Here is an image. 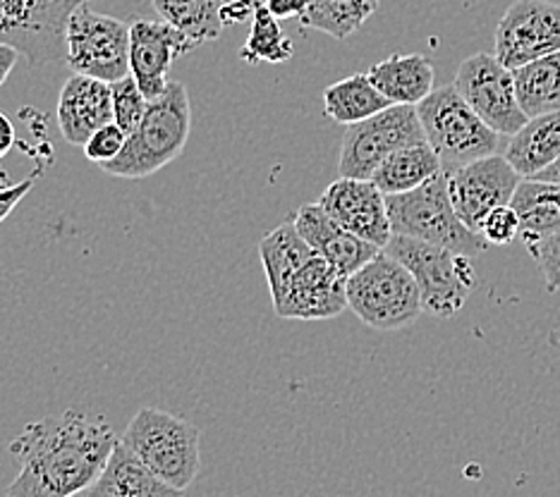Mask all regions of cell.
Listing matches in <instances>:
<instances>
[{
	"mask_svg": "<svg viewBox=\"0 0 560 497\" xmlns=\"http://www.w3.org/2000/svg\"><path fill=\"white\" fill-rule=\"evenodd\" d=\"M118 442L104 418L74 410L32 421L8 448L18 476L5 497L82 495L106 469Z\"/></svg>",
	"mask_w": 560,
	"mask_h": 497,
	"instance_id": "1",
	"label": "cell"
},
{
	"mask_svg": "<svg viewBox=\"0 0 560 497\" xmlns=\"http://www.w3.org/2000/svg\"><path fill=\"white\" fill-rule=\"evenodd\" d=\"M192 132V108L185 84L171 82L165 94L149 100L142 122L127 137L118 158L101 165V170L122 180H144L183 156Z\"/></svg>",
	"mask_w": 560,
	"mask_h": 497,
	"instance_id": "2",
	"label": "cell"
},
{
	"mask_svg": "<svg viewBox=\"0 0 560 497\" xmlns=\"http://www.w3.org/2000/svg\"><path fill=\"white\" fill-rule=\"evenodd\" d=\"M386 206L393 235L429 241L469 259L489 249V241L457 215L445 173L405 194L386 197Z\"/></svg>",
	"mask_w": 560,
	"mask_h": 497,
	"instance_id": "3",
	"label": "cell"
},
{
	"mask_svg": "<svg viewBox=\"0 0 560 497\" xmlns=\"http://www.w3.org/2000/svg\"><path fill=\"white\" fill-rule=\"evenodd\" d=\"M120 442L177 490H187L199 474V428L187 418L147 406L132 416Z\"/></svg>",
	"mask_w": 560,
	"mask_h": 497,
	"instance_id": "4",
	"label": "cell"
},
{
	"mask_svg": "<svg viewBox=\"0 0 560 497\" xmlns=\"http://www.w3.org/2000/svg\"><path fill=\"white\" fill-rule=\"evenodd\" d=\"M429 146L441 158L443 173L493 156L501 149V137L483 122L467 104L455 84L434 88L417 106Z\"/></svg>",
	"mask_w": 560,
	"mask_h": 497,
	"instance_id": "5",
	"label": "cell"
},
{
	"mask_svg": "<svg viewBox=\"0 0 560 497\" xmlns=\"http://www.w3.org/2000/svg\"><path fill=\"white\" fill-rule=\"evenodd\" d=\"M348 309L374 330H400L424 313L415 275L384 249L348 277Z\"/></svg>",
	"mask_w": 560,
	"mask_h": 497,
	"instance_id": "6",
	"label": "cell"
},
{
	"mask_svg": "<svg viewBox=\"0 0 560 497\" xmlns=\"http://www.w3.org/2000/svg\"><path fill=\"white\" fill-rule=\"evenodd\" d=\"M384 251L415 275L422 292V309L434 318L460 313L477 287L472 259L463 253L402 235H393Z\"/></svg>",
	"mask_w": 560,
	"mask_h": 497,
	"instance_id": "7",
	"label": "cell"
},
{
	"mask_svg": "<svg viewBox=\"0 0 560 497\" xmlns=\"http://www.w3.org/2000/svg\"><path fill=\"white\" fill-rule=\"evenodd\" d=\"M66 66L108 84L122 80L130 74V24L80 5L66 24Z\"/></svg>",
	"mask_w": 560,
	"mask_h": 497,
	"instance_id": "8",
	"label": "cell"
},
{
	"mask_svg": "<svg viewBox=\"0 0 560 497\" xmlns=\"http://www.w3.org/2000/svg\"><path fill=\"white\" fill-rule=\"evenodd\" d=\"M92 0H0V44L15 46L32 68L66 62V24Z\"/></svg>",
	"mask_w": 560,
	"mask_h": 497,
	"instance_id": "9",
	"label": "cell"
},
{
	"mask_svg": "<svg viewBox=\"0 0 560 497\" xmlns=\"http://www.w3.org/2000/svg\"><path fill=\"white\" fill-rule=\"evenodd\" d=\"M424 142L427 134L417 106H390L348 127L340 146L338 173L352 180H372L390 153Z\"/></svg>",
	"mask_w": 560,
	"mask_h": 497,
	"instance_id": "10",
	"label": "cell"
},
{
	"mask_svg": "<svg viewBox=\"0 0 560 497\" xmlns=\"http://www.w3.org/2000/svg\"><path fill=\"white\" fill-rule=\"evenodd\" d=\"M455 88L491 130L513 137L529 118L522 110L511 68L491 54L467 58L455 74Z\"/></svg>",
	"mask_w": 560,
	"mask_h": 497,
	"instance_id": "11",
	"label": "cell"
},
{
	"mask_svg": "<svg viewBox=\"0 0 560 497\" xmlns=\"http://www.w3.org/2000/svg\"><path fill=\"white\" fill-rule=\"evenodd\" d=\"M560 50V5L551 0H515L495 27V58L517 70Z\"/></svg>",
	"mask_w": 560,
	"mask_h": 497,
	"instance_id": "12",
	"label": "cell"
},
{
	"mask_svg": "<svg viewBox=\"0 0 560 497\" xmlns=\"http://www.w3.org/2000/svg\"><path fill=\"white\" fill-rule=\"evenodd\" d=\"M445 177H448L451 201L457 215L475 233H479L483 218L493 209L508 206L513 201L522 182V175L499 153L445 173Z\"/></svg>",
	"mask_w": 560,
	"mask_h": 497,
	"instance_id": "13",
	"label": "cell"
},
{
	"mask_svg": "<svg viewBox=\"0 0 560 497\" xmlns=\"http://www.w3.org/2000/svg\"><path fill=\"white\" fill-rule=\"evenodd\" d=\"M273 309L285 321H328L348 309V277L336 271L322 253L304 263L290 280Z\"/></svg>",
	"mask_w": 560,
	"mask_h": 497,
	"instance_id": "14",
	"label": "cell"
},
{
	"mask_svg": "<svg viewBox=\"0 0 560 497\" xmlns=\"http://www.w3.org/2000/svg\"><path fill=\"white\" fill-rule=\"evenodd\" d=\"M197 46L165 20H132L130 24V74L149 100L171 86V68L177 58Z\"/></svg>",
	"mask_w": 560,
	"mask_h": 497,
	"instance_id": "15",
	"label": "cell"
},
{
	"mask_svg": "<svg viewBox=\"0 0 560 497\" xmlns=\"http://www.w3.org/2000/svg\"><path fill=\"white\" fill-rule=\"evenodd\" d=\"M319 203L342 227L378 249H384L393 237L386 194L372 180L340 177L324 191Z\"/></svg>",
	"mask_w": 560,
	"mask_h": 497,
	"instance_id": "16",
	"label": "cell"
},
{
	"mask_svg": "<svg viewBox=\"0 0 560 497\" xmlns=\"http://www.w3.org/2000/svg\"><path fill=\"white\" fill-rule=\"evenodd\" d=\"M292 223H295L302 239L346 277L358 273L381 251L372 241L352 235L350 229L342 227L319 201L298 209Z\"/></svg>",
	"mask_w": 560,
	"mask_h": 497,
	"instance_id": "17",
	"label": "cell"
},
{
	"mask_svg": "<svg viewBox=\"0 0 560 497\" xmlns=\"http://www.w3.org/2000/svg\"><path fill=\"white\" fill-rule=\"evenodd\" d=\"M56 115L66 142L84 146L96 130L113 122L110 84L72 72L66 86L60 88Z\"/></svg>",
	"mask_w": 560,
	"mask_h": 497,
	"instance_id": "18",
	"label": "cell"
},
{
	"mask_svg": "<svg viewBox=\"0 0 560 497\" xmlns=\"http://www.w3.org/2000/svg\"><path fill=\"white\" fill-rule=\"evenodd\" d=\"M82 497H185V490L165 483L142 459L118 442L106 469Z\"/></svg>",
	"mask_w": 560,
	"mask_h": 497,
	"instance_id": "19",
	"label": "cell"
},
{
	"mask_svg": "<svg viewBox=\"0 0 560 497\" xmlns=\"http://www.w3.org/2000/svg\"><path fill=\"white\" fill-rule=\"evenodd\" d=\"M369 80L393 106H419L434 92V66L422 54L390 56L369 68Z\"/></svg>",
	"mask_w": 560,
	"mask_h": 497,
	"instance_id": "20",
	"label": "cell"
},
{
	"mask_svg": "<svg viewBox=\"0 0 560 497\" xmlns=\"http://www.w3.org/2000/svg\"><path fill=\"white\" fill-rule=\"evenodd\" d=\"M503 156L522 175V180H532L549 168L560 158V110L529 118L511 137Z\"/></svg>",
	"mask_w": 560,
	"mask_h": 497,
	"instance_id": "21",
	"label": "cell"
},
{
	"mask_svg": "<svg viewBox=\"0 0 560 497\" xmlns=\"http://www.w3.org/2000/svg\"><path fill=\"white\" fill-rule=\"evenodd\" d=\"M314 253L316 251L302 239L292 221L278 225L273 233H269L259 241V257L273 301L283 297L290 280L295 277V273L314 257Z\"/></svg>",
	"mask_w": 560,
	"mask_h": 497,
	"instance_id": "22",
	"label": "cell"
},
{
	"mask_svg": "<svg viewBox=\"0 0 560 497\" xmlns=\"http://www.w3.org/2000/svg\"><path fill=\"white\" fill-rule=\"evenodd\" d=\"M443 173L441 158L436 151L424 144L405 146L378 165L376 173L372 175V182L384 191L386 197L390 194H405V191H412L422 187L424 182L434 180L436 175Z\"/></svg>",
	"mask_w": 560,
	"mask_h": 497,
	"instance_id": "23",
	"label": "cell"
},
{
	"mask_svg": "<svg viewBox=\"0 0 560 497\" xmlns=\"http://www.w3.org/2000/svg\"><path fill=\"white\" fill-rule=\"evenodd\" d=\"M511 206L520 215V235L525 245L560 233V185L522 180Z\"/></svg>",
	"mask_w": 560,
	"mask_h": 497,
	"instance_id": "24",
	"label": "cell"
},
{
	"mask_svg": "<svg viewBox=\"0 0 560 497\" xmlns=\"http://www.w3.org/2000/svg\"><path fill=\"white\" fill-rule=\"evenodd\" d=\"M390 100L378 92L369 74H352L330 84L324 92V110L338 125L362 122L372 115L390 108Z\"/></svg>",
	"mask_w": 560,
	"mask_h": 497,
	"instance_id": "25",
	"label": "cell"
},
{
	"mask_svg": "<svg viewBox=\"0 0 560 497\" xmlns=\"http://www.w3.org/2000/svg\"><path fill=\"white\" fill-rule=\"evenodd\" d=\"M517 100L527 118L560 110V50L513 70Z\"/></svg>",
	"mask_w": 560,
	"mask_h": 497,
	"instance_id": "26",
	"label": "cell"
},
{
	"mask_svg": "<svg viewBox=\"0 0 560 497\" xmlns=\"http://www.w3.org/2000/svg\"><path fill=\"white\" fill-rule=\"evenodd\" d=\"M378 10V0H307L302 29H316L346 42Z\"/></svg>",
	"mask_w": 560,
	"mask_h": 497,
	"instance_id": "27",
	"label": "cell"
},
{
	"mask_svg": "<svg viewBox=\"0 0 560 497\" xmlns=\"http://www.w3.org/2000/svg\"><path fill=\"white\" fill-rule=\"evenodd\" d=\"M154 8L195 46L215 42L225 27L221 0H154Z\"/></svg>",
	"mask_w": 560,
	"mask_h": 497,
	"instance_id": "28",
	"label": "cell"
},
{
	"mask_svg": "<svg viewBox=\"0 0 560 497\" xmlns=\"http://www.w3.org/2000/svg\"><path fill=\"white\" fill-rule=\"evenodd\" d=\"M292 54H295V48H292L288 34L280 27V20L273 17L269 8L261 3L252 15L249 38L240 48V58L249 62V66H259V62L278 66V62L290 60Z\"/></svg>",
	"mask_w": 560,
	"mask_h": 497,
	"instance_id": "29",
	"label": "cell"
},
{
	"mask_svg": "<svg viewBox=\"0 0 560 497\" xmlns=\"http://www.w3.org/2000/svg\"><path fill=\"white\" fill-rule=\"evenodd\" d=\"M110 96H113V122H116L120 130L130 137L144 118V113L149 108V98L144 96L142 88H139L132 74L113 82Z\"/></svg>",
	"mask_w": 560,
	"mask_h": 497,
	"instance_id": "30",
	"label": "cell"
},
{
	"mask_svg": "<svg viewBox=\"0 0 560 497\" xmlns=\"http://www.w3.org/2000/svg\"><path fill=\"white\" fill-rule=\"evenodd\" d=\"M527 251L539 265V271L546 280V289L556 295V292H560V233L529 241Z\"/></svg>",
	"mask_w": 560,
	"mask_h": 497,
	"instance_id": "31",
	"label": "cell"
},
{
	"mask_svg": "<svg viewBox=\"0 0 560 497\" xmlns=\"http://www.w3.org/2000/svg\"><path fill=\"white\" fill-rule=\"evenodd\" d=\"M520 215L517 211L508 203V206H499L493 209L487 218H483L479 235L489 241V245L495 247H505L511 245L515 237H520Z\"/></svg>",
	"mask_w": 560,
	"mask_h": 497,
	"instance_id": "32",
	"label": "cell"
},
{
	"mask_svg": "<svg viewBox=\"0 0 560 497\" xmlns=\"http://www.w3.org/2000/svg\"><path fill=\"white\" fill-rule=\"evenodd\" d=\"M125 142H127V134L116 122H108L101 127V130H96L92 137H89V142L82 149H84L86 161L96 163L101 168L104 163L120 156V151L125 149Z\"/></svg>",
	"mask_w": 560,
	"mask_h": 497,
	"instance_id": "33",
	"label": "cell"
},
{
	"mask_svg": "<svg viewBox=\"0 0 560 497\" xmlns=\"http://www.w3.org/2000/svg\"><path fill=\"white\" fill-rule=\"evenodd\" d=\"M34 177H27V180H22L18 185H8L5 189H0V223H3L8 215L15 211L18 203L30 194L34 189Z\"/></svg>",
	"mask_w": 560,
	"mask_h": 497,
	"instance_id": "34",
	"label": "cell"
},
{
	"mask_svg": "<svg viewBox=\"0 0 560 497\" xmlns=\"http://www.w3.org/2000/svg\"><path fill=\"white\" fill-rule=\"evenodd\" d=\"M223 3V22L228 24H240L247 22L264 0H221Z\"/></svg>",
	"mask_w": 560,
	"mask_h": 497,
	"instance_id": "35",
	"label": "cell"
},
{
	"mask_svg": "<svg viewBox=\"0 0 560 497\" xmlns=\"http://www.w3.org/2000/svg\"><path fill=\"white\" fill-rule=\"evenodd\" d=\"M264 5L278 20H290V17H302V12L307 10V0H264Z\"/></svg>",
	"mask_w": 560,
	"mask_h": 497,
	"instance_id": "36",
	"label": "cell"
},
{
	"mask_svg": "<svg viewBox=\"0 0 560 497\" xmlns=\"http://www.w3.org/2000/svg\"><path fill=\"white\" fill-rule=\"evenodd\" d=\"M22 58L20 50L10 44H0V86L5 84V80L10 76V72L15 70L18 60Z\"/></svg>",
	"mask_w": 560,
	"mask_h": 497,
	"instance_id": "37",
	"label": "cell"
},
{
	"mask_svg": "<svg viewBox=\"0 0 560 497\" xmlns=\"http://www.w3.org/2000/svg\"><path fill=\"white\" fill-rule=\"evenodd\" d=\"M18 142V134H15V125L8 118V115L0 110V158H5L8 153L12 151Z\"/></svg>",
	"mask_w": 560,
	"mask_h": 497,
	"instance_id": "38",
	"label": "cell"
},
{
	"mask_svg": "<svg viewBox=\"0 0 560 497\" xmlns=\"http://www.w3.org/2000/svg\"><path fill=\"white\" fill-rule=\"evenodd\" d=\"M532 180H544V182L560 185V158L556 163H551L546 170H541L537 177H532Z\"/></svg>",
	"mask_w": 560,
	"mask_h": 497,
	"instance_id": "39",
	"label": "cell"
},
{
	"mask_svg": "<svg viewBox=\"0 0 560 497\" xmlns=\"http://www.w3.org/2000/svg\"><path fill=\"white\" fill-rule=\"evenodd\" d=\"M8 185H10V182H5V180H3V182H0V189H5Z\"/></svg>",
	"mask_w": 560,
	"mask_h": 497,
	"instance_id": "40",
	"label": "cell"
},
{
	"mask_svg": "<svg viewBox=\"0 0 560 497\" xmlns=\"http://www.w3.org/2000/svg\"><path fill=\"white\" fill-rule=\"evenodd\" d=\"M72 497H78V495H72Z\"/></svg>",
	"mask_w": 560,
	"mask_h": 497,
	"instance_id": "41",
	"label": "cell"
}]
</instances>
